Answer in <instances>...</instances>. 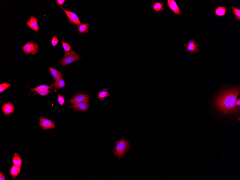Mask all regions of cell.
I'll use <instances>...</instances> for the list:
<instances>
[{"label": "cell", "mask_w": 240, "mask_h": 180, "mask_svg": "<svg viewBox=\"0 0 240 180\" xmlns=\"http://www.w3.org/2000/svg\"><path fill=\"white\" fill-rule=\"evenodd\" d=\"M39 126L44 130H51L55 127V123L50 120L41 116L39 118Z\"/></svg>", "instance_id": "cell-7"}, {"label": "cell", "mask_w": 240, "mask_h": 180, "mask_svg": "<svg viewBox=\"0 0 240 180\" xmlns=\"http://www.w3.org/2000/svg\"><path fill=\"white\" fill-rule=\"evenodd\" d=\"M58 101L59 104L61 106H62L65 103V98L60 94H58Z\"/></svg>", "instance_id": "cell-25"}, {"label": "cell", "mask_w": 240, "mask_h": 180, "mask_svg": "<svg viewBox=\"0 0 240 180\" xmlns=\"http://www.w3.org/2000/svg\"><path fill=\"white\" fill-rule=\"evenodd\" d=\"M129 147V142L124 138L122 139L119 142H117L114 149V154L118 157L123 158Z\"/></svg>", "instance_id": "cell-2"}, {"label": "cell", "mask_w": 240, "mask_h": 180, "mask_svg": "<svg viewBox=\"0 0 240 180\" xmlns=\"http://www.w3.org/2000/svg\"><path fill=\"white\" fill-rule=\"evenodd\" d=\"M227 11L226 6H218L215 8L213 12V14L215 16L219 17H224L226 16Z\"/></svg>", "instance_id": "cell-14"}, {"label": "cell", "mask_w": 240, "mask_h": 180, "mask_svg": "<svg viewBox=\"0 0 240 180\" xmlns=\"http://www.w3.org/2000/svg\"><path fill=\"white\" fill-rule=\"evenodd\" d=\"M38 45L33 42H28L22 47L23 52L27 54H35L38 52Z\"/></svg>", "instance_id": "cell-4"}, {"label": "cell", "mask_w": 240, "mask_h": 180, "mask_svg": "<svg viewBox=\"0 0 240 180\" xmlns=\"http://www.w3.org/2000/svg\"><path fill=\"white\" fill-rule=\"evenodd\" d=\"M0 180H5L6 178L5 176L2 173L1 171L0 172Z\"/></svg>", "instance_id": "cell-28"}, {"label": "cell", "mask_w": 240, "mask_h": 180, "mask_svg": "<svg viewBox=\"0 0 240 180\" xmlns=\"http://www.w3.org/2000/svg\"><path fill=\"white\" fill-rule=\"evenodd\" d=\"M240 94L239 87H234L223 91L214 101L215 108L220 112L228 114L237 112V98Z\"/></svg>", "instance_id": "cell-1"}, {"label": "cell", "mask_w": 240, "mask_h": 180, "mask_svg": "<svg viewBox=\"0 0 240 180\" xmlns=\"http://www.w3.org/2000/svg\"><path fill=\"white\" fill-rule=\"evenodd\" d=\"M199 44L193 39H191L189 41L188 43L184 44V46L186 48V51H190L193 54L194 53H198L200 50L198 48Z\"/></svg>", "instance_id": "cell-8"}, {"label": "cell", "mask_w": 240, "mask_h": 180, "mask_svg": "<svg viewBox=\"0 0 240 180\" xmlns=\"http://www.w3.org/2000/svg\"><path fill=\"white\" fill-rule=\"evenodd\" d=\"M72 107L76 111H85L89 108V106L88 103L82 102L74 104Z\"/></svg>", "instance_id": "cell-15"}, {"label": "cell", "mask_w": 240, "mask_h": 180, "mask_svg": "<svg viewBox=\"0 0 240 180\" xmlns=\"http://www.w3.org/2000/svg\"><path fill=\"white\" fill-rule=\"evenodd\" d=\"M80 58V55L71 50L70 52L66 53L61 61L62 65L64 66L70 65L74 62L78 61Z\"/></svg>", "instance_id": "cell-3"}, {"label": "cell", "mask_w": 240, "mask_h": 180, "mask_svg": "<svg viewBox=\"0 0 240 180\" xmlns=\"http://www.w3.org/2000/svg\"><path fill=\"white\" fill-rule=\"evenodd\" d=\"M65 86V81L62 77L56 80L54 83V86L57 89L63 88Z\"/></svg>", "instance_id": "cell-18"}, {"label": "cell", "mask_w": 240, "mask_h": 180, "mask_svg": "<svg viewBox=\"0 0 240 180\" xmlns=\"http://www.w3.org/2000/svg\"><path fill=\"white\" fill-rule=\"evenodd\" d=\"M110 95V94L108 93V90L105 89L98 93V98H100V99L103 100L104 98L108 97Z\"/></svg>", "instance_id": "cell-22"}, {"label": "cell", "mask_w": 240, "mask_h": 180, "mask_svg": "<svg viewBox=\"0 0 240 180\" xmlns=\"http://www.w3.org/2000/svg\"><path fill=\"white\" fill-rule=\"evenodd\" d=\"M151 7L153 12L160 13L164 10V4L161 2L153 1Z\"/></svg>", "instance_id": "cell-13"}, {"label": "cell", "mask_w": 240, "mask_h": 180, "mask_svg": "<svg viewBox=\"0 0 240 180\" xmlns=\"http://www.w3.org/2000/svg\"><path fill=\"white\" fill-rule=\"evenodd\" d=\"M66 2L65 0H57L56 3L58 6H62Z\"/></svg>", "instance_id": "cell-27"}, {"label": "cell", "mask_w": 240, "mask_h": 180, "mask_svg": "<svg viewBox=\"0 0 240 180\" xmlns=\"http://www.w3.org/2000/svg\"><path fill=\"white\" fill-rule=\"evenodd\" d=\"M21 166H16L14 165L10 168V174L14 178H15L20 173L21 171Z\"/></svg>", "instance_id": "cell-16"}, {"label": "cell", "mask_w": 240, "mask_h": 180, "mask_svg": "<svg viewBox=\"0 0 240 180\" xmlns=\"http://www.w3.org/2000/svg\"><path fill=\"white\" fill-rule=\"evenodd\" d=\"M59 42V40L55 36H54L53 37L51 40V43L54 48H55V46L58 44Z\"/></svg>", "instance_id": "cell-26"}, {"label": "cell", "mask_w": 240, "mask_h": 180, "mask_svg": "<svg viewBox=\"0 0 240 180\" xmlns=\"http://www.w3.org/2000/svg\"><path fill=\"white\" fill-rule=\"evenodd\" d=\"M62 43L66 53L70 52V51L71 50L72 48V47L70 44L67 42H62Z\"/></svg>", "instance_id": "cell-24"}, {"label": "cell", "mask_w": 240, "mask_h": 180, "mask_svg": "<svg viewBox=\"0 0 240 180\" xmlns=\"http://www.w3.org/2000/svg\"><path fill=\"white\" fill-rule=\"evenodd\" d=\"M11 85L9 83H3L0 85V93H2L8 88L11 87Z\"/></svg>", "instance_id": "cell-23"}, {"label": "cell", "mask_w": 240, "mask_h": 180, "mask_svg": "<svg viewBox=\"0 0 240 180\" xmlns=\"http://www.w3.org/2000/svg\"><path fill=\"white\" fill-rule=\"evenodd\" d=\"M12 160L14 165H15L16 166H20L22 165V159H21L20 156L16 153L14 154Z\"/></svg>", "instance_id": "cell-20"}, {"label": "cell", "mask_w": 240, "mask_h": 180, "mask_svg": "<svg viewBox=\"0 0 240 180\" xmlns=\"http://www.w3.org/2000/svg\"><path fill=\"white\" fill-rule=\"evenodd\" d=\"M90 99L89 96L82 94H78L75 95L69 101L70 103L76 104L80 103H88Z\"/></svg>", "instance_id": "cell-6"}, {"label": "cell", "mask_w": 240, "mask_h": 180, "mask_svg": "<svg viewBox=\"0 0 240 180\" xmlns=\"http://www.w3.org/2000/svg\"><path fill=\"white\" fill-rule=\"evenodd\" d=\"M231 8L233 10L234 16L235 20L239 21L240 20V10L233 6H231Z\"/></svg>", "instance_id": "cell-21"}, {"label": "cell", "mask_w": 240, "mask_h": 180, "mask_svg": "<svg viewBox=\"0 0 240 180\" xmlns=\"http://www.w3.org/2000/svg\"><path fill=\"white\" fill-rule=\"evenodd\" d=\"M49 69L51 75L53 77L54 80L56 81L62 78V74L61 72L50 67H49Z\"/></svg>", "instance_id": "cell-17"}, {"label": "cell", "mask_w": 240, "mask_h": 180, "mask_svg": "<svg viewBox=\"0 0 240 180\" xmlns=\"http://www.w3.org/2000/svg\"><path fill=\"white\" fill-rule=\"evenodd\" d=\"M167 5L176 15L181 16L182 13L178 6L174 0H167Z\"/></svg>", "instance_id": "cell-10"}, {"label": "cell", "mask_w": 240, "mask_h": 180, "mask_svg": "<svg viewBox=\"0 0 240 180\" xmlns=\"http://www.w3.org/2000/svg\"><path fill=\"white\" fill-rule=\"evenodd\" d=\"M54 85L51 84L49 86L46 85H42L39 86L35 88H31L30 91L31 92H36L42 96H45L49 93H51V92L49 91V89H52Z\"/></svg>", "instance_id": "cell-5"}, {"label": "cell", "mask_w": 240, "mask_h": 180, "mask_svg": "<svg viewBox=\"0 0 240 180\" xmlns=\"http://www.w3.org/2000/svg\"><path fill=\"white\" fill-rule=\"evenodd\" d=\"M27 25L30 28L33 30L36 33L39 31L40 27L37 22V19L34 16H32L29 20L27 21Z\"/></svg>", "instance_id": "cell-11"}, {"label": "cell", "mask_w": 240, "mask_h": 180, "mask_svg": "<svg viewBox=\"0 0 240 180\" xmlns=\"http://www.w3.org/2000/svg\"><path fill=\"white\" fill-rule=\"evenodd\" d=\"M64 11L65 12L66 14L69 19L70 22L72 23V24L80 25L81 24L80 21L78 18L77 15L74 13L68 11L67 10L64 9L63 8L61 7Z\"/></svg>", "instance_id": "cell-9"}, {"label": "cell", "mask_w": 240, "mask_h": 180, "mask_svg": "<svg viewBox=\"0 0 240 180\" xmlns=\"http://www.w3.org/2000/svg\"><path fill=\"white\" fill-rule=\"evenodd\" d=\"M15 110L14 105L10 102L4 104L2 108V111L4 115H7L11 113H13Z\"/></svg>", "instance_id": "cell-12"}, {"label": "cell", "mask_w": 240, "mask_h": 180, "mask_svg": "<svg viewBox=\"0 0 240 180\" xmlns=\"http://www.w3.org/2000/svg\"><path fill=\"white\" fill-rule=\"evenodd\" d=\"M90 25L88 23L84 24L83 23L80 25L78 27V31L79 33L83 34V33H86L89 31V26Z\"/></svg>", "instance_id": "cell-19"}]
</instances>
